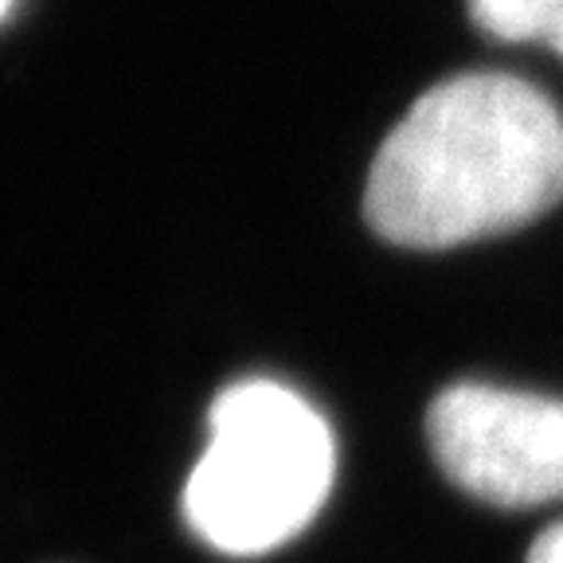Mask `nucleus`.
I'll list each match as a JSON object with an SVG mask.
<instances>
[{
    "label": "nucleus",
    "mask_w": 563,
    "mask_h": 563,
    "mask_svg": "<svg viewBox=\"0 0 563 563\" xmlns=\"http://www.w3.org/2000/svg\"><path fill=\"white\" fill-rule=\"evenodd\" d=\"M16 9V0H0V24H4V20H9V12Z\"/></svg>",
    "instance_id": "obj_6"
},
{
    "label": "nucleus",
    "mask_w": 563,
    "mask_h": 563,
    "mask_svg": "<svg viewBox=\"0 0 563 563\" xmlns=\"http://www.w3.org/2000/svg\"><path fill=\"white\" fill-rule=\"evenodd\" d=\"M560 196V110L509 75H462L387 133L364 216L387 243L439 251L520 228Z\"/></svg>",
    "instance_id": "obj_1"
},
{
    "label": "nucleus",
    "mask_w": 563,
    "mask_h": 563,
    "mask_svg": "<svg viewBox=\"0 0 563 563\" xmlns=\"http://www.w3.org/2000/svg\"><path fill=\"white\" fill-rule=\"evenodd\" d=\"M525 563H563V525L544 528L537 537V544L528 548Z\"/></svg>",
    "instance_id": "obj_5"
},
{
    "label": "nucleus",
    "mask_w": 563,
    "mask_h": 563,
    "mask_svg": "<svg viewBox=\"0 0 563 563\" xmlns=\"http://www.w3.org/2000/svg\"><path fill=\"white\" fill-rule=\"evenodd\" d=\"M336 477L325 415L278 379H239L208 411L185 520L223 555H266L313 525Z\"/></svg>",
    "instance_id": "obj_2"
},
{
    "label": "nucleus",
    "mask_w": 563,
    "mask_h": 563,
    "mask_svg": "<svg viewBox=\"0 0 563 563\" xmlns=\"http://www.w3.org/2000/svg\"><path fill=\"white\" fill-rule=\"evenodd\" d=\"M439 470L470 497L528 509L563 497V399L454 384L427 411Z\"/></svg>",
    "instance_id": "obj_3"
},
{
    "label": "nucleus",
    "mask_w": 563,
    "mask_h": 563,
    "mask_svg": "<svg viewBox=\"0 0 563 563\" xmlns=\"http://www.w3.org/2000/svg\"><path fill=\"white\" fill-rule=\"evenodd\" d=\"M470 16L497 40H540L563 55V0H470Z\"/></svg>",
    "instance_id": "obj_4"
}]
</instances>
